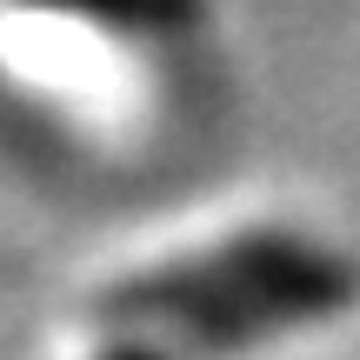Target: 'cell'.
Here are the masks:
<instances>
[{
  "instance_id": "6da1fadb",
  "label": "cell",
  "mask_w": 360,
  "mask_h": 360,
  "mask_svg": "<svg viewBox=\"0 0 360 360\" xmlns=\"http://www.w3.org/2000/svg\"><path fill=\"white\" fill-rule=\"evenodd\" d=\"M354 294V267L300 233H240V240L200 247V254L160 260L147 274L101 287V314L120 321H174L193 347L207 340H247L267 327H294L340 307Z\"/></svg>"
}]
</instances>
